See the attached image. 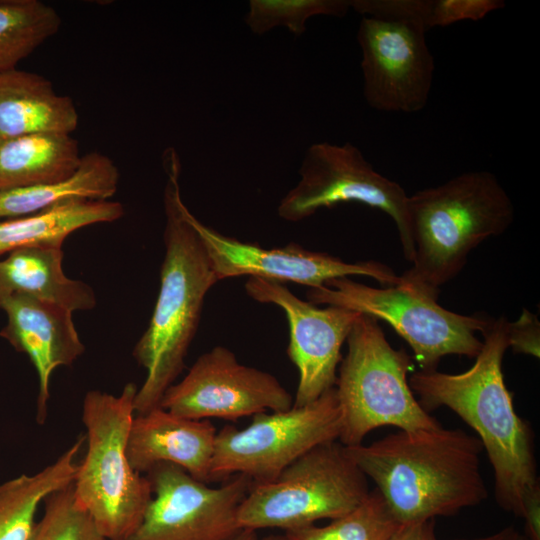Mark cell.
I'll return each instance as SVG.
<instances>
[{
    "label": "cell",
    "mask_w": 540,
    "mask_h": 540,
    "mask_svg": "<svg viewBox=\"0 0 540 540\" xmlns=\"http://www.w3.org/2000/svg\"><path fill=\"white\" fill-rule=\"evenodd\" d=\"M345 447L400 524L451 516L488 496L482 443L462 429L400 430Z\"/></svg>",
    "instance_id": "7a4b0ae2"
},
{
    "label": "cell",
    "mask_w": 540,
    "mask_h": 540,
    "mask_svg": "<svg viewBox=\"0 0 540 540\" xmlns=\"http://www.w3.org/2000/svg\"><path fill=\"white\" fill-rule=\"evenodd\" d=\"M165 254L160 289L147 329L133 356L146 370L134 399L135 414L159 407L166 390L185 366V358L199 327L204 299L216 278L204 245L189 221L179 186L180 161L173 148L165 150Z\"/></svg>",
    "instance_id": "3957f363"
},
{
    "label": "cell",
    "mask_w": 540,
    "mask_h": 540,
    "mask_svg": "<svg viewBox=\"0 0 540 540\" xmlns=\"http://www.w3.org/2000/svg\"><path fill=\"white\" fill-rule=\"evenodd\" d=\"M82 156L65 133H37L0 139V190L52 183L70 177Z\"/></svg>",
    "instance_id": "44dd1931"
},
{
    "label": "cell",
    "mask_w": 540,
    "mask_h": 540,
    "mask_svg": "<svg viewBox=\"0 0 540 540\" xmlns=\"http://www.w3.org/2000/svg\"><path fill=\"white\" fill-rule=\"evenodd\" d=\"M137 390L129 382L118 396L90 390L83 399L87 450L73 490L106 540H126L141 523L153 495L149 479L133 469L127 455Z\"/></svg>",
    "instance_id": "5b68a950"
},
{
    "label": "cell",
    "mask_w": 540,
    "mask_h": 540,
    "mask_svg": "<svg viewBox=\"0 0 540 540\" xmlns=\"http://www.w3.org/2000/svg\"><path fill=\"white\" fill-rule=\"evenodd\" d=\"M387 540H438L435 519L399 524Z\"/></svg>",
    "instance_id": "4dcf8cb0"
},
{
    "label": "cell",
    "mask_w": 540,
    "mask_h": 540,
    "mask_svg": "<svg viewBox=\"0 0 540 540\" xmlns=\"http://www.w3.org/2000/svg\"><path fill=\"white\" fill-rule=\"evenodd\" d=\"M244 287L253 300L274 304L286 315L287 354L299 373L293 406L309 404L333 388L341 348L361 313L331 305L320 308L278 281L249 277Z\"/></svg>",
    "instance_id": "5bb4252c"
},
{
    "label": "cell",
    "mask_w": 540,
    "mask_h": 540,
    "mask_svg": "<svg viewBox=\"0 0 540 540\" xmlns=\"http://www.w3.org/2000/svg\"><path fill=\"white\" fill-rule=\"evenodd\" d=\"M85 435L39 472L22 474L0 484V540H30L36 513L51 493L71 484L78 468L76 458Z\"/></svg>",
    "instance_id": "7402d4cb"
},
{
    "label": "cell",
    "mask_w": 540,
    "mask_h": 540,
    "mask_svg": "<svg viewBox=\"0 0 540 540\" xmlns=\"http://www.w3.org/2000/svg\"><path fill=\"white\" fill-rule=\"evenodd\" d=\"M79 115L45 77L17 68L0 73V139L37 133L71 134Z\"/></svg>",
    "instance_id": "ac0fdd59"
},
{
    "label": "cell",
    "mask_w": 540,
    "mask_h": 540,
    "mask_svg": "<svg viewBox=\"0 0 540 540\" xmlns=\"http://www.w3.org/2000/svg\"><path fill=\"white\" fill-rule=\"evenodd\" d=\"M254 540H289L286 536V534H282V535H278V534H271V535H267V536H264L262 538H258L256 537Z\"/></svg>",
    "instance_id": "836d02e7"
},
{
    "label": "cell",
    "mask_w": 540,
    "mask_h": 540,
    "mask_svg": "<svg viewBox=\"0 0 540 540\" xmlns=\"http://www.w3.org/2000/svg\"><path fill=\"white\" fill-rule=\"evenodd\" d=\"M257 537L256 531L252 529H241L229 540H254Z\"/></svg>",
    "instance_id": "d6a6232c"
},
{
    "label": "cell",
    "mask_w": 540,
    "mask_h": 540,
    "mask_svg": "<svg viewBox=\"0 0 540 540\" xmlns=\"http://www.w3.org/2000/svg\"><path fill=\"white\" fill-rule=\"evenodd\" d=\"M346 343L334 386L341 412L340 443L362 444L368 433L381 426L405 431L442 426L409 386L411 357L390 345L377 319L361 313Z\"/></svg>",
    "instance_id": "8992f818"
},
{
    "label": "cell",
    "mask_w": 540,
    "mask_h": 540,
    "mask_svg": "<svg viewBox=\"0 0 540 540\" xmlns=\"http://www.w3.org/2000/svg\"><path fill=\"white\" fill-rule=\"evenodd\" d=\"M119 178L112 159L99 152L88 153L64 180L0 190V219L33 215L75 201L108 200L116 193Z\"/></svg>",
    "instance_id": "ffe728a7"
},
{
    "label": "cell",
    "mask_w": 540,
    "mask_h": 540,
    "mask_svg": "<svg viewBox=\"0 0 540 540\" xmlns=\"http://www.w3.org/2000/svg\"><path fill=\"white\" fill-rule=\"evenodd\" d=\"M508 347L515 353L539 358L540 325L536 315L524 309L517 321L508 323Z\"/></svg>",
    "instance_id": "f1b7e54d"
},
{
    "label": "cell",
    "mask_w": 540,
    "mask_h": 540,
    "mask_svg": "<svg viewBox=\"0 0 540 540\" xmlns=\"http://www.w3.org/2000/svg\"><path fill=\"white\" fill-rule=\"evenodd\" d=\"M340 431L335 387L304 406L256 414L243 429L226 425L216 434L210 482L236 474L270 481L309 450L338 440Z\"/></svg>",
    "instance_id": "30bf717a"
},
{
    "label": "cell",
    "mask_w": 540,
    "mask_h": 540,
    "mask_svg": "<svg viewBox=\"0 0 540 540\" xmlns=\"http://www.w3.org/2000/svg\"><path fill=\"white\" fill-rule=\"evenodd\" d=\"M216 434L209 420L180 417L159 406L135 414L127 455L140 474L159 463H169L208 484Z\"/></svg>",
    "instance_id": "e0dca14e"
},
{
    "label": "cell",
    "mask_w": 540,
    "mask_h": 540,
    "mask_svg": "<svg viewBox=\"0 0 540 540\" xmlns=\"http://www.w3.org/2000/svg\"><path fill=\"white\" fill-rule=\"evenodd\" d=\"M399 524L374 488L356 508L327 525H312L285 534L289 540H387Z\"/></svg>",
    "instance_id": "d4e9b609"
},
{
    "label": "cell",
    "mask_w": 540,
    "mask_h": 540,
    "mask_svg": "<svg viewBox=\"0 0 540 540\" xmlns=\"http://www.w3.org/2000/svg\"><path fill=\"white\" fill-rule=\"evenodd\" d=\"M8 318L0 331L18 352L31 360L39 379L36 419L43 424L50 397L49 383L54 370L71 366L84 352L72 320V311L53 302L17 294L1 305Z\"/></svg>",
    "instance_id": "2e32d148"
},
{
    "label": "cell",
    "mask_w": 540,
    "mask_h": 540,
    "mask_svg": "<svg viewBox=\"0 0 540 540\" xmlns=\"http://www.w3.org/2000/svg\"><path fill=\"white\" fill-rule=\"evenodd\" d=\"M367 479L338 440L318 445L274 479L252 484L238 510L239 526L289 532L336 519L365 500Z\"/></svg>",
    "instance_id": "ba28073f"
},
{
    "label": "cell",
    "mask_w": 540,
    "mask_h": 540,
    "mask_svg": "<svg viewBox=\"0 0 540 540\" xmlns=\"http://www.w3.org/2000/svg\"><path fill=\"white\" fill-rule=\"evenodd\" d=\"M290 392L272 374L240 363L224 346L200 355L164 393L160 407L177 416L237 420L293 406Z\"/></svg>",
    "instance_id": "4fadbf2b"
},
{
    "label": "cell",
    "mask_w": 540,
    "mask_h": 540,
    "mask_svg": "<svg viewBox=\"0 0 540 540\" xmlns=\"http://www.w3.org/2000/svg\"><path fill=\"white\" fill-rule=\"evenodd\" d=\"M504 6L501 0H430L427 27L429 30L463 20L478 21Z\"/></svg>",
    "instance_id": "83f0119b"
},
{
    "label": "cell",
    "mask_w": 540,
    "mask_h": 540,
    "mask_svg": "<svg viewBox=\"0 0 540 540\" xmlns=\"http://www.w3.org/2000/svg\"><path fill=\"white\" fill-rule=\"evenodd\" d=\"M298 183L281 199L278 215L298 222L321 208L358 202L386 213L395 223L403 255L412 262L414 247L407 219L403 187L378 173L359 148L319 142L306 151L298 171Z\"/></svg>",
    "instance_id": "8fae6325"
},
{
    "label": "cell",
    "mask_w": 540,
    "mask_h": 540,
    "mask_svg": "<svg viewBox=\"0 0 540 540\" xmlns=\"http://www.w3.org/2000/svg\"><path fill=\"white\" fill-rule=\"evenodd\" d=\"M350 5L363 16L357 40L367 104L382 112L423 110L435 69L425 36L429 0H350Z\"/></svg>",
    "instance_id": "52a82bcc"
},
{
    "label": "cell",
    "mask_w": 540,
    "mask_h": 540,
    "mask_svg": "<svg viewBox=\"0 0 540 540\" xmlns=\"http://www.w3.org/2000/svg\"><path fill=\"white\" fill-rule=\"evenodd\" d=\"M188 218L204 245L218 281L246 275L281 283L294 282L310 288L350 276H367L383 286L399 282L393 269L378 261L350 263L295 243L268 249L225 236L200 222L190 211Z\"/></svg>",
    "instance_id": "9a60e30c"
},
{
    "label": "cell",
    "mask_w": 540,
    "mask_h": 540,
    "mask_svg": "<svg viewBox=\"0 0 540 540\" xmlns=\"http://www.w3.org/2000/svg\"><path fill=\"white\" fill-rule=\"evenodd\" d=\"M307 301L351 309L387 322L413 351L420 370H436L442 357L475 358L481 351V333L491 318L462 315L400 284L375 288L349 277L332 279L324 286L309 288Z\"/></svg>",
    "instance_id": "9c48e42d"
},
{
    "label": "cell",
    "mask_w": 540,
    "mask_h": 540,
    "mask_svg": "<svg viewBox=\"0 0 540 540\" xmlns=\"http://www.w3.org/2000/svg\"><path fill=\"white\" fill-rule=\"evenodd\" d=\"M124 215L116 201H75L33 215L0 219V257L25 247H60L74 231Z\"/></svg>",
    "instance_id": "603a6c76"
},
{
    "label": "cell",
    "mask_w": 540,
    "mask_h": 540,
    "mask_svg": "<svg viewBox=\"0 0 540 540\" xmlns=\"http://www.w3.org/2000/svg\"><path fill=\"white\" fill-rule=\"evenodd\" d=\"M152 499L126 540H229L240 530L237 515L253 481L236 474L219 487L181 467L159 463L147 473Z\"/></svg>",
    "instance_id": "7c38bea8"
},
{
    "label": "cell",
    "mask_w": 540,
    "mask_h": 540,
    "mask_svg": "<svg viewBox=\"0 0 540 540\" xmlns=\"http://www.w3.org/2000/svg\"><path fill=\"white\" fill-rule=\"evenodd\" d=\"M350 8V0H251L245 22L258 35L284 26L295 36H301L309 18L343 17Z\"/></svg>",
    "instance_id": "484cf974"
},
{
    "label": "cell",
    "mask_w": 540,
    "mask_h": 540,
    "mask_svg": "<svg viewBox=\"0 0 540 540\" xmlns=\"http://www.w3.org/2000/svg\"><path fill=\"white\" fill-rule=\"evenodd\" d=\"M59 13L39 0L0 1V73L15 69L61 27Z\"/></svg>",
    "instance_id": "cb8c5ba5"
},
{
    "label": "cell",
    "mask_w": 540,
    "mask_h": 540,
    "mask_svg": "<svg viewBox=\"0 0 540 540\" xmlns=\"http://www.w3.org/2000/svg\"><path fill=\"white\" fill-rule=\"evenodd\" d=\"M60 247H25L0 260V307L9 297L28 295L73 311L91 310L96 296L90 285L68 278Z\"/></svg>",
    "instance_id": "d6986e66"
},
{
    "label": "cell",
    "mask_w": 540,
    "mask_h": 540,
    "mask_svg": "<svg viewBox=\"0 0 540 540\" xmlns=\"http://www.w3.org/2000/svg\"><path fill=\"white\" fill-rule=\"evenodd\" d=\"M508 323L504 316L491 320L468 370L457 374L419 370L408 382L427 412L445 406L478 434L493 469L497 504L521 517L523 495L539 479L532 429L516 413L502 371L509 348Z\"/></svg>",
    "instance_id": "6da1fadb"
},
{
    "label": "cell",
    "mask_w": 540,
    "mask_h": 540,
    "mask_svg": "<svg viewBox=\"0 0 540 540\" xmlns=\"http://www.w3.org/2000/svg\"><path fill=\"white\" fill-rule=\"evenodd\" d=\"M513 202L489 171L461 173L408 196L407 219L414 256L398 284L433 299L454 279L469 254L513 223Z\"/></svg>",
    "instance_id": "277c9868"
},
{
    "label": "cell",
    "mask_w": 540,
    "mask_h": 540,
    "mask_svg": "<svg viewBox=\"0 0 540 540\" xmlns=\"http://www.w3.org/2000/svg\"><path fill=\"white\" fill-rule=\"evenodd\" d=\"M525 532L529 540H540V485L535 484L523 495L522 516Z\"/></svg>",
    "instance_id": "f546056e"
},
{
    "label": "cell",
    "mask_w": 540,
    "mask_h": 540,
    "mask_svg": "<svg viewBox=\"0 0 540 540\" xmlns=\"http://www.w3.org/2000/svg\"><path fill=\"white\" fill-rule=\"evenodd\" d=\"M470 540H529V539L524 533L519 532L513 526H508L493 534L480 537V538L470 539Z\"/></svg>",
    "instance_id": "1f68e13d"
},
{
    "label": "cell",
    "mask_w": 540,
    "mask_h": 540,
    "mask_svg": "<svg viewBox=\"0 0 540 540\" xmlns=\"http://www.w3.org/2000/svg\"><path fill=\"white\" fill-rule=\"evenodd\" d=\"M30 540H106L74 496L73 482L48 495Z\"/></svg>",
    "instance_id": "4316f807"
}]
</instances>
